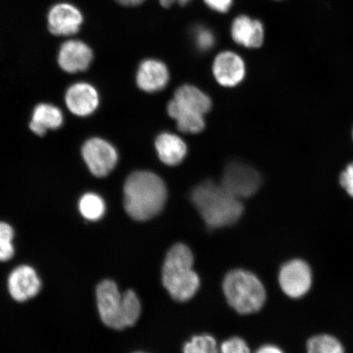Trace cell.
<instances>
[{"instance_id":"6da1fadb","label":"cell","mask_w":353,"mask_h":353,"mask_svg":"<svg viewBox=\"0 0 353 353\" xmlns=\"http://www.w3.org/2000/svg\"><path fill=\"white\" fill-rule=\"evenodd\" d=\"M125 208L130 217L147 221L160 214L165 205L167 188L160 176L148 171L132 173L123 188Z\"/></svg>"},{"instance_id":"7a4b0ae2","label":"cell","mask_w":353,"mask_h":353,"mask_svg":"<svg viewBox=\"0 0 353 353\" xmlns=\"http://www.w3.org/2000/svg\"><path fill=\"white\" fill-rule=\"evenodd\" d=\"M191 200L210 228L231 226L241 219L244 211L240 199L232 195L222 184L212 181L198 185L192 192Z\"/></svg>"},{"instance_id":"3957f363","label":"cell","mask_w":353,"mask_h":353,"mask_svg":"<svg viewBox=\"0 0 353 353\" xmlns=\"http://www.w3.org/2000/svg\"><path fill=\"white\" fill-rule=\"evenodd\" d=\"M96 296L101 320L108 327L123 330L138 321L142 307L134 291L122 294L114 281L105 280L97 287Z\"/></svg>"},{"instance_id":"277c9868","label":"cell","mask_w":353,"mask_h":353,"mask_svg":"<svg viewBox=\"0 0 353 353\" xmlns=\"http://www.w3.org/2000/svg\"><path fill=\"white\" fill-rule=\"evenodd\" d=\"M194 258L186 245L179 243L170 250L162 269L165 288L176 301L191 299L200 287V277L193 270Z\"/></svg>"},{"instance_id":"5b68a950","label":"cell","mask_w":353,"mask_h":353,"mask_svg":"<svg viewBox=\"0 0 353 353\" xmlns=\"http://www.w3.org/2000/svg\"><path fill=\"white\" fill-rule=\"evenodd\" d=\"M227 301L240 314H252L261 310L267 299L266 289L254 273L243 269L229 272L223 281Z\"/></svg>"},{"instance_id":"8992f818","label":"cell","mask_w":353,"mask_h":353,"mask_svg":"<svg viewBox=\"0 0 353 353\" xmlns=\"http://www.w3.org/2000/svg\"><path fill=\"white\" fill-rule=\"evenodd\" d=\"M312 268L301 259L285 262L278 273V283L282 292L292 299L305 296L312 289Z\"/></svg>"},{"instance_id":"52a82bcc","label":"cell","mask_w":353,"mask_h":353,"mask_svg":"<svg viewBox=\"0 0 353 353\" xmlns=\"http://www.w3.org/2000/svg\"><path fill=\"white\" fill-rule=\"evenodd\" d=\"M262 179L254 168L231 163L225 168L222 186L238 199L247 198L254 195L261 186Z\"/></svg>"},{"instance_id":"ba28073f","label":"cell","mask_w":353,"mask_h":353,"mask_svg":"<svg viewBox=\"0 0 353 353\" xmlns=\"http://www.w3.org/2000/svg\"><path fill=\"white\" fill-rule=\"evenodd\" d=\"M82 157L88 170L99 178L108 176L118 161L117 150L107 141L99 138L91 139L83 144Z\"/></svg>"},{"instance_id":"9c48e42d","label":"cell","mask_w":353,"mask_h":353,"mask_svg":"<svg viewBox=\"0 0 353 353\" xmlns=\"http://www.w3.org/2000/svg\"><path fill=\"white\" fill-rule=\"evenodd\" d=\"M8 287L13 299L17 302H25L38 294L41 288V281L33 268L21 265L11 272Z\"/></svg>"},{"instance_id":"30bf717a","label":"cell","mask_w":353,"mask_h":353,"mask_svg":"<svg viewBox=\"0 0 353 353\" xmlns=\"http://www.w3.org/2000/svg\"><path fill=\"white\" fill-rule=\"evenodd\" d=\"M213 72L221 85L236 86L245 77L244 61L232 52H221L214 60Z\"/></svg>"},{"instance_id":"8fae6325","label":"cell","mask_w":353,"mask_h":353,"mask_svg":"<svg viewBox=\"0 0 353 353\" xmlns=\"http://www.w3.org/2000/svg\"><path fill=\"white\" fill-rule=\"evenodd\" d=\"M65 103L70 112L78 117H88L94 113L99 104L98 92L86 83L70 86L65 94Z\"/></svg>"},{"instance_id":"7c38bea8","label":"cell","mask_w":353,"mask_h":353,"mask_svg":"<svg viewBox=\"0 0 353 353\" xmlns=\"http://www.w3.org/2000/svg\"><path fill=\"white\" fill-rule=\"evenodd\" d=\"M83 17L77 8L60 3L52 7L48 14V30L55 35L76 34L82 24Z\"/></svg>"},{"instance_id":"4fadbf2b","label":"cell","mask_w":353,"mask_h":353,"mask_svg":"<svg viewBox=\"0 0 353 353\" xmlns=\"http://www.w3.org/2000/svg\"><path fill=\"white\" fill-rule=\"evenodd\" d=\"M92 60V52L85 43L69 41L61 47L59 64L65 72H83L90 66Z\"/></svg>"},{"instance_id":"5bb4252c","label":"cell","mask_w":353,"mask_h":353,"mask_svg":"<svg viewBox=\"0 0 353 353\" xmlns=\"http://www.w3.org/2000/svg\"><path fill=\"white\" fill-rule=\"evenodd\" d=\"M170 74L166 65L160 61L149 59L140 65L137 83L141 90L154 92L161 91L169 82Z\"/></svg>"},{"instance_id":"9a60e30c","label":"cell","mask_w":353,"mask_h":353,"mask_svg":"<svg viewBox=\"0 0 353 353\" xmlns=\"http://www.w3.org/2000/svg\"><path fill=\"white\" fill-rule=\"evenodd\" d=\"M232 37L233 41L241 46L249 48L261 47L264 39L263 26L259 21L250 17H238L232 26Z\"/></svg>"},{"instance_id":"2e32d148","label":"cell","mask_w":353,"mask_h":353,"mask_svg":"<svg viewBox=\"0 0 353 353\" xmlns=\"http://www.w3.org/2000/svg\"><path fill=\"white\" fill-rule=\"evenodd\" d=\"M156 148L159 157L164 164L170 166L179 165L188 152L187 145L179 136L164 132L158 136Z\"/></svg>"},{"instance_id":"e0dca14e","label":"cell","mask_w":353,"mask_h":353,"mask_svg":"<svg viewBox=\"0 0 353 353\" xmlns=\"http://www.w3.org/2000/svg\"><path fill=\"white\" fill-rule=\"evenodd\" d=\"M63 123L61 110L50 104H39L34 108L30 129L35 134L43 136L48 130L59 129Z\"/></svg>"},{"instance_id":"ac0fdd59","label":"cell","mask_w":353,"mask_h":353,"mask_svg":"<svg viewBox=\"0 0 353 353\" xmlns=\"http://www.w3.org/2000/svg\"><path fill=\"white\" fill-rule=\"evenodd\" d=\"M168 113L176 122L179 129L187 134H198L204 130V116L183 107L173 99L168 105Z\"/></svg>"},{"instance_id":"d6986e66","label":"cell","mask_w":353,"mask_h":353,"mask_svg":"<svg viewBox=\"0 0 353 353\" xmlns=\"http://www.w3.org/2000/svg\"><path fill=\"white\" fill-rule=\"evenodd\" d=\"M176 103L193 112L205 116L211 109V100L197 88L192 85H183L176 90L174 99Z\"/></svg>"},{"instance_id":"ffe728a7","label":"cell","mask_w":353,"mask_h":353,"mask_svg":"<svg viewBox=\"0 0 353 353\" xmlns=\"http://www.w3.org/2000/svg\"><path fill=\"white\" fill-rule=\"evenodd\" d=\"M307 353H345V350L337 338L322 334L308 339Z\"/></svg>"},{"instance_id":"44dd1931","label":"cell","mask_w":353,"mask_h":353,"mask_svg":"<svg viewBox=\"0 0 353 353\" xmlns=\"http://www.w3.org/2000/svg\"><path fill=\"white\" fill-rule=\"evenodd\" d=\"M79 210L87 220L98 221L105 214V205L100 196L94 193H87L79 200Z\"/></svg>"},{"instance_id":"7402d4cb","label":"cell","mask_w":353,"mask_h":353,"mask_svg":"<svg viewBox=\"0 0 353 353\" xmlns=\"http://www.w3.org/2000/svg\"><path fill=\"white\" fill-rule=\"evenodd\" d=\"M183 353H219L217 342L209 334L198 335L185 344Z\"/></svg>"},{"instance_id":"603a6c76","label":"cell","mask_w":353,"mask_h":353,"mask_svg":"<svg viewBox=\"0 0 353 353\" xmlns=\"http://www.w3.org/2000/svg\"><path fill=\"white\" fill-rule=\"evenodd\" d=\"M221 353H250V350L244 339L233 337L222 344Z\"/></svg>"},{"instance_id":"cb8c5ba5","label":"cell","mask_w":353,"mask_h":353,"mask_svg":"<svg viewBox=\"0 0 353 353\" xmlns=\"http://www.w3.org/2000/svg\"><path fill=\"white\" fill-rule=\"evenodd\" d=\"M196 46L202 51H208L215 43L214 35L209 29L199 28L195 32Z\"/></svg>"},{"instance_id":"d4e9b609","label":"cell","mask_w":353,"mask_h":353,"mask_svg":"<svg viewBox=\"0 0 353 353\" xmlns=\"http://www.w3.org/2000/svg\"><path fill=\"white\" fill-rule=\"evenodd\" d=\"M341 186L345 189L348 195L353 198V162L348 165L341 176Z\"/></svg>"},{"instance_id":"484cf974","label":"cell","mask_w":353,"mask_h":353,"mask_svg":"<svg viewBox=\"0 0 353 353\" xmlns=\"http://www.w3.org/2000/svg\"><path fill=\"white\" fill-rule=\"evenodd\" d=\"M14 254V247L10 241L0 237V262H6Z\"/></svg>"},{"instance_id":"4316f807","label":"cell","mask_w":353,"mask_h":353,"mask_svg":"<svg viewBox=\"0 0 353 353\" xmlns=\"http://www.w3.org/2000/svg\"><path fill=\"white\" fill-rule=\"evenodd\" d=\"M212 10L219 12H227L231 8L232 0H205Z\"/></svg>"},{"instance_id":"83f0119b","label":"cell","mask_w":353,"mask_h":353,"mask_svg":"<svg viewBox=\"0 0 353 353\" xmlns=\"http://www.w3.org/2000/svg\"><path fill=\"white\" fill-rule=\"evenodd\" d=\"M0 237L12 241L13 237H14V231L10 224L0 222Z\"/></svg>"},{"instance_id":"f1b7e54d","label":"cell","mask_w":353,"mask_h":353,"mask_svg":"<svg viewBox=\"0 0 353 353\" xmlns=\"http://www.w3.org/2000/svg\"><path fill=\"white\" fill-rule=\"evenodd\" d=\"M255 353H285L283 350H281V347H277L276 345H273V344H267V345H263L260 347Z\"/></svg>"},{"instance_id":"f546056e","label":"cell","mask_w":353,"mask_h":353,"mask_svg":"<svg viewBox=\"0 0 353 353\" xmlns=\"http://www.w3.org/2000/svg\"><path fill=\"white\" fill-rule=\"evenodd\" d=\"M191 0H160V3L163 7L170 8L173 6L174 3H178L180 6H185Z\"/></svg>"},{"instance_id":"4dcf8cb0","label":"cell","mask_w":353,"mask_h":353,"mask_svg":"<svg viewBox=\"0 0 353 353\" xmlns=\"http://www.w3.org/2000/svg\"><path fill=\"white\" fill-rule=\"evenodd\" d=\"M145 0H117V2L123 6H137L143 3Z\"/></svg>"}]
</instances>
